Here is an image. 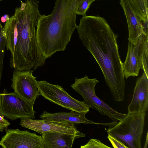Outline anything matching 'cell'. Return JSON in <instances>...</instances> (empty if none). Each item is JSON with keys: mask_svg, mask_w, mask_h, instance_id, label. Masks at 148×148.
I'll list each match as a JSON object with an SVG mask.
<instances>
[{"mask_svg": "<svg viewBox=\"0 0 148 148\" xmlns=\"http://www.w3.org/2000/svg\"><path fill=\"white\" fill-rule=\"evenodd\" d=\"M79 37L99 65L116 101L124 100L125 82L117 36L103 18L83 16L76 29Z\"/></svg>", "mask_w": 148, "mask_h": 148, "instance_id": "6da1fadb", "label": "cell"}, {"mask_svg": "<svg viewBox=\"0 0 148 148\" xmlns=\"http://www.w3.org/2000/svg\"><path fill=\"white\" fill-rule=\"evenodd\" d=\"M14 15L5 23L3 30L6 47L11 53L10 64L12 68L27 71L43 66L46 59L38 43L36 36L37 18L40 13L39 1H21Z\"/></svg>", "mask_w": 148, "mask_h": 148, "instance_id": "7a4b0ae2", "label": "cell"}, {"mask_svg": "<svg viewBox=\"0 0 148 148\" xmlns=\"http://www.w3.org/2000/svg\"><path fill=\"white\" fill-rule=\"evenodd\" d=\"M81 0H56L51 13L38 14L36 36L40 50L46 59L64 51L77 25V10Z\"/></svg>", "mask_w": 148, "mask_h": 148, "instance_id": "3957f363", "label": "cell"}, {"mask_svg": "<svg viewBox=\"0 0 148 148\" xmlns=\"http://www.w3.org/2000/svg\"><path fill=\"white\" fill-rule=\"evenodd\" d=\"M146 112L128 113L108 129V134L119 139L130 148H141Z\"/></svg>", "mask_w": 148, "mask_h": 148, "instance_id": "277c9868", "label": "cell"}, {"mask_svg": "<svg viewBox=\"0 0 148 148\" xmlns=\"http://www.w3.org/2000/svg\"><path fill=\"white\" fill-rule=\"evenodd\" d=\"M99 82L96 78L90 79L87 75L81 78H75L71 87L81 95L90 108L98 111L101 114L107 116L114 122L119 121L126 114L120 113L111 108L96 95L95 87Z\"/></svg>", "mask_w": 148, "mask_h": 148, "instance_id": "5b68a950", "label": "cell"}, {"mask_svg": "<svg viewBox=\"0 0 148 148\" xmlns=\"http://www.w3.org/2000/svg\"><path fill=\"white\" fill-rule=\"evenodd\" d=\"M40 95L50 102L68 110L85 114L89 106L84 101L78 100L71 96L61 86L50 83L46 81H37Z\"/></svg>", "mask_w": 148, "mask_h": 148, "instance_id": "8992f818", "label": "cell"}, {"mask_svg": "<svg viewBox=\"0 0 148 148\" xmlns=\"http://www.w3.org/2000/svg\"><path fill=\"white\" fill-rule=\"evenodd\" d=\"M32 106L14 92L8 93L4 89L0 93V115L14 121L35 118Z\"/></svg>", "mask_w": 148, "mask_h": 148, "instance_id": "52a82bcc", "label": "cell"}, {"mask_svg": "<svg viewBox=\"0 0 148 148\" xmlns=\"http://www.w3.org/2000/svg\"><path fill=\"white\" fill-rule=\"evenodd\" d=\"M33 70L19 71L14 70L11 87L14 92L34 106L40 94L38 88L36 77L33 75Z\"/></svg>", "mask_w": 148, "mask_h": 148, "instance_id": "ba28073f", "label": "cell"}, {"mask_svg": "<svg viewBox=\"0 0 148 148\" xmlns=\"http://www.w3.org/2000/svg\"><path fill=\"white\" fill-rule=\"evenodd\" d=\"M0 141L3 148H45L42 136L28 130L5 129Z\"/></svg>", "mask_w": 148, "mask_h": 148, "instance_id": "9c48e42d", "label": "cell"}, {"mask_svg": "<svg viewBox=\"0 0 148 148\" xmlns=\"http://www.w3.org/2000/svg\"><path fill=\"white\" fill-rule=\"evenodd\" d=\"M41 135L45 148H71L76 139L86 136L75 126L62 131L44 132Z\"/></svg>", "mask_w": 148, "mask_h": 148, "instance_id": "30bf717a", "label": "cell"}, {"mask_svg": "<svg viewBox=\"0 0 148 148\" xmlns=\"http://www.w3.org/2000/svg\"><path fill=\"white\" fill-rule=\"evenodd\" d=\"M148 109V76L143 72L137 78L132 98L128 108V113L147 111Z\"/></svg>", "mask_w": 148, "mask_h": 148, "instance_id": "8fae6325", "label": "cell"}, {"mask_svg": "<svg viewBox=\"0 0 148 148\" xmlns=\"http://www.w3.org/2000/svg\"><path fill=\"white\" fill-rule=\"evenodd\" d=\"M75 124L68 122L51 119H21L19 125L22 127L35 131L42 135L44 132H58L69 129Z\"/></svg>", "mask_w": 148, "mask_h": 148, "instance_id": "7c38bea8", "label": "cell"}, {"mask_svg": "<svg viewBox=\"0 0 148 148\" xmlns=\"http://www.w3.org/2000/svg\"><path fill=\"white\" fill-rule=\"evenodd\" d=\"M120 3L127 20L129 41L135 45L140 36L146 32L144 31L143 22L140 20L127 0H120Z\"/></svg>", "mask_w": 148, "mask_h": 148, "instance_id": "4fadbf2b", "label": "cell"}, {"mask_svg": "<svg viewBox=\"0 0 148 148\" xmlns=\"http://www.w3.org/2000/svg\"><path fill=\"white\" fill-rule=\"evenodd\" d=\"M142 35L135 45L129 41L127 56L123 63V75L126 79L131 76L135 77L138 75L140 69L138 50Z\"/></svg>", "mask_w": 148, "mask_h": 148, "instance_id": "5bb4252c", "label": "cell"}, {"mask_svg": "<svg viewBox=\"0 0 148 148\" xmlns=\"http://www.w3.org/2000/svg\"><path fill=\"white\" fill-rule=\"evenodd\" d=\"M85 114L71 110L69 112H59L51 113L44 111L39 117L42 119H51L68 122L74 124H102L103 123H96L87 119Z\"/></svg>", "mask_w": 148, "mask_h": 148, "instance_id": "9a60e30c", "label": "cell"}, {"mask_svg": "<svg viewBox=\"0 0 148 148\" xmlns=\"http://www.w3.org/2000/svg\"><path fill=\"white\" fill-rule=\"evenodd\" d=\"M138 56L140 69H142L148 76V31L142 35L139 45Z\"/></svg>", "mask_w": 148, "mask_h": 148, "instance_id": "2e32d148", "label": "cell"}, {"mask_svg": "<svg viewBox=\"0 0 148 148\" xmlns=\"http://www.w3.org/2000/svg\"><path fill=\"white\" fill-rule=\"evenodd\" d=\"M140 20L148 21V0H127Z\"/></svg>", "mask_w": 148, "mask_h": 148, "instance_id": "e0dca14e", "label": "cell"}, {"mask_svg": "<svg viewBox=\"0 0 148 148\" xmlns=\"http://www.w3.org/2000/svg\"><path fill=\"white\" fill-rule=\"evenodd\" d=\"M6 41L0 21V86L2 75L3 61Z\"/></svg>", "mask_w": 148, "mask_h": 148, "instance_id": "ac0fdd59", "label": "cell"}, {"mask_svg": "<svg viewBox=\"0 0 148 148\" xmlns=\"http://www.w3.org/2000/svg\"><path fill=\"white\" fill-rule=\"evenodd\" d=\"M95 0H81L77 9V15H86L87 10L90 7L91 3Z\"/></svg>", "mask_w": 148, "mask_h": 148, "instance_id": "d6986e66", "label": "cell"}, {"mask_svg": "<svg viewBox=\"0 0 148 148\" xmlns=\"http://www.w3.org/2000/svg\"><path fill=\"white\" fill-rule=\"evenodd\" d=\"M81 148H111L103 143L98 139H91L88 143L84 145H81Z\"/></svg>", "mask_w": 148, "mask_h": 148, "instance_id": "ffe728a7", "label": "cell"}, {"mask_svg": "<svg viewBox=\"0 0 148 148\" xmlns=\"http://www.w3.org/2000/svg\"><path fill=\"white\" fill-rule=\"evenodd\" d=\"M107 138L114 148H130L121 140L109 134H108Z\"/></svg>", "mask_w": 148, "mask_h": 148, "instance_id": "44dd1931", "label": "cell"}, {"mask_svg": "<svg viewBox=\"0 0 148 148\" xmlns=\"http://www.w3.org/2000/svg\"><path fill=\"white\" fill-rule=\"evenodd\" d=\"M10 124L9 122L5 119L3 116L0 115V130L3 132Z\"/></svg>", "mask_w": 148, "mask_h": 148, "instance_id": "7402d4cb", "label": "cell"}, {"mask_svg": "<svg viewBox=\"0 0 148 148\" xmlns=\"http://www.w3.org/2000/svg\"><path fill=\"white\" fill-rule=\"evenodd\" d=\"M10 18L9 16L6 14L1 17V20L2 22L4 23L9 19Z\"/></svg>", "mask_w": 148, "mask_h": 148, "instance_id": "603a6c76", "label": "cell"}, {"mask_svg": "<svg viewBox=\"0 0 148 148\" xmlns=\"http://www.w3.org/2000/svg\"><path fill=\"white\" fill-rule=\"evenodd\" d=\"M148 132H147V134L146 136V141L145 145V146L144 147V148H147V144H148Z\"/></svg>", "mask_w": 148, "mask_h": 148, "instance_id": "cb8c5ba5", "label": "cell"}, {"mask_svg": "<svg viewBox=\"0 0 148 148\" xmlns=\"http://www.w3.org/2000/svg\"><path fill=\"white\" fill-rule=\"evenodd\" d=\"M2 132L3 131L2 130H0V132Z\"/></svg>", "mask_w": 148, "mask_h": 148, "instance_id": "d4e9b609", "label": "cell"}, {"mask_svg": "<svg viewBox=\"0 0 148 148\" xmlns=\"http://www.w3.org/2000/svg\"></svg>", "mask_w": 148, "mask_h": 148, "instance_id": "484cf974", "label": "cell"}]
</instances>
